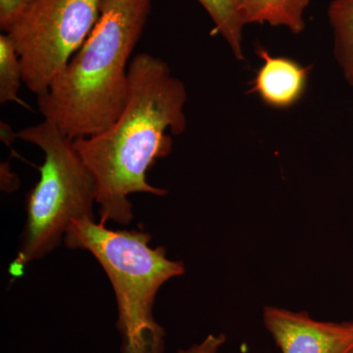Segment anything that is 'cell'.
Returning <instances> with one entry per match:
<instances>
[{
    "mask_svg": "<svg viewBox=\"0 0 353 353\" xmlns=\"http://www.w3.org/2000/svg\"><path fill=\"white\" fill-rule=\"evenodd\" d=\"M238 60H243V30L234 0H199Z\"/></svg>",
    "mask_w": 353,
    "mask_h": 353,
    "instance_id": "obj_10",
    "label": "cell"
},
{
    "mask_svg": "<svg viewBox=\"0 0 353 353\" xmlns=\"http://www.w3.org/2000/svg\"><path fill=\"white\" fill-rule=\"evenodd\" d=\"M263 64L257 71L250 92H255L267 105L278 109L292 108L305 92L311 67L294 60L272 57L263 48H256Z\"/></svg>",
    "mask_w": 353,
    "mask_h": 353,
    "instance_id": "obj_7",
    "label": "cell"
},
{
    "mask_svg": "<svg viewBox=\"0 0 353 353\" xmlns=\"http://www.w3.org/2000/svg\"><path fill=\"white\" fill-rule=\"evenodd\" d=\"M328 17L334 32V57L353 88V0H333Z\"/></svg>",
    "mask_w": 353,
    "mask_h": 353,
    "instance_id": "obj_9",
    "label": "cell"
},
{
    "mask_svg": "<svg viewBox=\"0 0 353 353\" xmlns=\"http://www.w3.org/2000/svg\"><path fill=\"white\" fill-rule=\"evenodd\" d=\"M152 234L111 230L94 219L72 222L64 243L87 250L105 272L115 294L121 353H163L165 330L153 309L160 288L185 274V264L167 257L164 246L150 248Z\"/></svg>",
    "mask_w": 353,
    "mask_h": 353,
    "instance_id": "obj_3",
    "label": "cell"
},
{
    "mask_svg": "<svg viewBox=\"0 0 353 353\" xmlns=\"http://www.w3.org/2000/svg\"><path fill=\"white\" fill-rule=\"evenodd\" d=\"M152 0H102L97 25L82 48L38 97L39 109L70 139L108 129L129 95V60L152 11Z\"/></svg>",
    "mask_w": 353,
    "mask_h": 353,
    "instance_id": "obj_2",
    "label": "cell"
},
{
    "mask_svg": "<svg viewBox=\"0 0 353 353\" xmlns=\"http://www.w3.org/2000/svg\"><path fill=\"white\" fill-rule=\"evenodd\" d=\"M241 22L288 28L292 34L305 29L304 13L310 0H234Z\"/></svg>",
    "mask_w": 353,
    "mask_h": 353,
    "instance_id": "obj_8",
    "label": "cell"
},
{
    "mask_svg": "<svg viewBox=\"0 0 353 353\" xmlns=\"http://www.w3.org/2000/svg\"><path fill=\"white\" fill-rule=\"evenodd\" d=\"M102 0H37L6 34L19 54L26 87L46 94L92 32Z\"/></svg>",
    "mask_w": 353,
    "mask_h": 353,
    "instance_id": "obj_5",
    "label": "cell"
},
{
    "mask_svg": "<svg viewBox=\"0 0 353 353\" xmlns=\"http://www.w3.org/2000/svg\"><path fill=\"white\" fill-rule=\"evenodd\" d=\"M263 324L282 353L353 352V320L318 321L304 311L265 306Z\"/></svg>",
    "mask_w": 353,
    "mask_h": 353,
    "instance_id": "obj_6",
    "label": "cell"
},
{
    "mask_svg": "<svg viewBox=\"0 0 353 353\" xmlns=\"http://www.w3.org/2000/svg\"><path fill=\"white\" fill-rule=\"evenodd\" d=\"M353 353V352H352Z\"/></svg>",
    "mask_w": 353,
    "mask_h": 353,
    "instance_id": "obj_14",
    "label": "cell"
},
{
    "mask_svg": "<svg viewBox=\"0 0 353 353\" xmlns=\"http://www.w3.org/2000/svg\"><path fill=\"white\" fill-rule=\"evenodd\" d=\"M226 341L224 334H210L201 343L192 345L187 350H180L178 353H218Z\"/></svg>",
    "mask_w": 353,
    "mask_h": 353,
    "instance_id": "obj_13",
    "label": "cell"
},
{
    "mask_svg": "<svg viewBox=\"0 0 353 353\" xmlns=\"http://www.w3.org/2000/svg\"><path fill=\"white\" fill-rule=\"evenodd\" d=\"M23 69L15 46L4 32L0 36V103L20 102L19 90L23 80Z\"/></svg>",
    "mask_w": 353,
    "mask_h": 353,
    "instance_id": "obj_11",
    "label": "cell"
},
{
    "mask_svg": "<svg viewBox=\"0 0 353 353\" xmlns=\"http://www.w3.org/2000/svg\"><path fill=\"white\" fill-rule=\"evenodd\" d=\"M187 90L161 58L141 52L129 65V95L119 117L99 134L77 139V152L94 176L101 222L128 226L129 196L168 192L148 182V172L172 150L171 134L185 131Z\"/></svg>",
    "mask_w": 353,
    "mask_h": 353,
    "instance_id": "obj_1",
    "label": "cell"
},
{
    "mask_svg": "<svg viewBox=\"0 0 353 353\" xmlns=\"http://www.w3.org/2000/svg\"><path fill=\"white\" fill-rule=\"evenodd\" d=\"M43 152L39 180L27 194V220L9 272L19 277L27 265L52 252L77 220L94 219L97 185L74 141L50 120L17 132Z\"/></svg>",
    "mask_w": 353,
    "mask_h": 353,
    "instance_id": "obj_4",
    "label": "cell"
},
{
    "mask_svg": "<svg viewBox=\"0 0 353 353\" xmlns=\"http://www.w3.org/2000/svg\"><path fill=\"white\" fill-rule=\"evenodd\" d=\"M36 1L37 0H0V28L2 31L8 32Z\"/></svg>",
    "mask_w": 353,
    "mask_h": 353,
    "instance_id": "obj_12",
    "label": "cell"
}]
</instances>
